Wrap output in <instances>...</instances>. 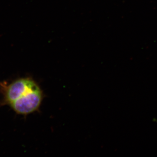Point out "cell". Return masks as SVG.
Here are the masks:
<instances>
[{
    "instance_id": "1",
    "label": "cell",
    "mask_w": 157,
    "mask_h": 157,
    "mask_svg": "<svg viewBox=\"0 0 157 157\" xmlns=\"http://www.w3.org/2000/svg\"><path fill=\"white\" fill-rule=\"evenodd\" d=\"M5 99L15 112L27 114L39 108L42 101V93L39 85L32 78H21L6 87Z\"/></svg>"
}]
</instances>
